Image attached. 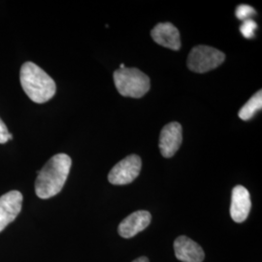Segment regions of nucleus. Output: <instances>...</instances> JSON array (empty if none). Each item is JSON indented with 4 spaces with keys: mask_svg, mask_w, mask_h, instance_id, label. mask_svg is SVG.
<instances>
[{
    "mask_svg": "<svg viewBox=\"0 0 262 262\" xmlns=\"http://www.w3.org/2000/svg\"><path fill=\"white\" fill-rule=\"evenodd\" d=\"M72 160L66 154H57L49 159L38 172L35 192L41 199H49L58 194L64 187L71 168Z\"/></svg>",
    "mask_w": 262,
    "mask_h": 262,
    "instance_id": "1",
    "label": "nucleus"
},
{
    "mask_svg": "<svg viewBox=\"0 0 262 262\" xmlns=\"http://www.w3.org/2000/svg\"><path fill=\"white\" fill-rule=\"evenodd\" d=\"M19 80L24 92L35 103H45L56 94L55 81L42 68L31 61L21 66Z\"/></svg>",
    "mask_w": 262,
    "mask_h": 262,
    "instance_id": "2",
    "label": "nucleus"
},
{
    "mask_svg": "<svg viewBox=\"0 0 262 262\" xmlns=\"http://www.w3.org/2000/svg\"><path fill=\"white\" fill-rule=\"evenodd\" d=\"M114 82L119 94L140 98L150 91V78L137 68H123L114 72Z\"/></svg>",
    "mask_w": 262,
    "mask_h": 262,
    "instance_id": "3",
    "label": "nucleus"
},
{
    "mask_svg": "<svg viewBox=\"0 0 262 262\" xmlns=\"http://www.w3.org/2000/svg\"><path fill=\"white\" fill-rule=\"evenodd\" d=\"M225 55L215 48L199 45L193 48L187 56V67L196 73H205L221 66Z\"/></svg>",
    "mask_w": 262,
    "mask_h": 262,
    "instance_id": "4",
    "label": "nucleus"
},
{
    "mask_svg": "<svg viewBox=\"0 0 262 262\" xmlns=\"http://www.w3.org/2000/svg\"><path fill=\"white\" fill-rule=\"evenodd\" d=\"M142 160L137 155H130L117 163L110 171L108 180L112 185L123 186L132 183L140 174Z\"/></svg>",
    "mask_w": 262,
    "mask_h": 262,
    "instance_id": "5",
    "label": "nucleus"
},
{
    "mask_svg": "<svg viewBox=\"0 0 262 262\" xmlns=\"http://www.w3.org/2000/svg\"><path fill=\"white\" fill-rule=\"evenodd\" d=\"M183 141V129L179 122H170L160 132L159 150L161 155L169 159L178 151Z\"/></svg>",
    "mask_w": 262,
    "mask_h": 262,
    "instance_id": "6",
    "label": "nucleus"
},
{
    "mask_svg": "<svg viewBox=\"0 0 262 262\" xmlns=\"http://www.w3.org/2000/svg\"><path fill=\"white\" fill-rule=\"evenodd\" d=\"M23 199V194L18 190H11L0 197V232L18 216Z\"/></svg>",
    "mask_w": 262,
    "mask_h": 262,
    "instance_id": "7",
    "label": "nucleus"
},
{
    "mask_svg": "<svg viewBox=\"0 0 262 262\" xmlns=\"http://www.w3.org/2000/svg\"><path fill=\"white\" fill-rule=\"evenodd\" d=\"M252 201L249 190L243 186H236L232 190L230 215L235 223H244L250 214Z\"/></svg>",
    "mask_w": 262,
    "mask_h": 262,
    "instance_id": "8",
    "label": "nucleus"
},
{
    "mask_svg": "<svg viewBox=\"0 0 262 262\" xmlns=\"http://www.w3.org/2000/svg\"><path fill=\"white\" fill-rule=\"evenodd\" d=\"M151 221V215L148 211H137L126 216L118 227L119 234L122 238L129 239L146 229Z\"/></svg>",
    "mask_w": 262,
    "mask_h": 262,
    "instance_id": "9",
    "label": "nucleus"
},
{
    "mask_svg": "<svg viewBox=\"0 0 262 262\" xmlns=\"http://www.w3.org/2000/svg\"><path fill=\"white\" fill-rule=\"evenodd\" d=\"M176 257L182 262H202L205 258L203 249L187 236H179L174 242Z\"/></svg>",
    "mask_w": 262,
    "mask_h": 262,
    "instance_id": "10",
    "label": "nucleus"
},
{
    "mask_svg": "<svg viewBox=\"0 0 262 262\" xmlns=\"http://www.w3.org/2000/svg\"><path fill=\"white\" fill-rule=\"evenodd\" d=\"M151 38L160 46L179 51L182 46L180 32L175 26L170 23L157 25L150 32Z\"/></svg>",
    "mask_w": 262,
    "mask_h": 262,
    "instance_id": "11",
    "label": "nucleus"
},
{
    "mask_svg": "<svg viewBox=\"0 0 262 262\" xmlns=\"http://www.w3.org/2000/svg\"><path fill=\"white\" fill-rule=\"evenodd\" d=\"M262 108V92L259 91L253 95L250 100L244 105L238 113V116L243 121H249L253 119V116L260 111Z\"/></svg>",
    "mask_w": 262,
    "mask_h": 262,
    "instance_id": "12",
    "label": "nucleus"
},
{
    "mask_svg": "<svg viewBox=\"0 0 262 262\" xmlns=\"http://www.w3.org/2000/svg\"><path fill=\"white\" fill-rule=\"evenodd\" d=\"M256 28H257V25L253 19H246V20H244L243 24L240 28V31L244 37L250 39V38L253 37L254 30L256 29Z\"/></svg>",
    "mask_w": 262,
    "mask_h": 262,
    "instance_id": "13",
    "label": "nucleus"
},
{
    "mask_svg": "<svg viewBox=\"0 0 262 262\" xmlns=\"http://www.w3.org/2000/svg\"><path fill=\"white\" fill-rule=\"evenodd\" d=\"M255 13V11L253 7H251L250 5L247 4H241L237 7L235 15L236 17L241 20H246V19H250V17Z\"/></svg>",
    "mask_w": 262,
    "mask_h": 262,
    "instance_id": "14",
    "label": "nucleus"
},
{
    "mask_svg": "<svg viewBox=\"0 0 262 262\" xmlns=\"http://www.w3.org/2000/svg\"><path fill=\"white\" fill-rule=\"evenodd\" d=\"M8 135L9 131L6 126V124L0 119V144H5L8 142Z\"/></svg>",
    "mask_w": 262,
    "mask_h": 262,
    "instance_id": "15",
    "label": "nucleus"
},
{
    "mask_svg": "<svg viewBox=\"0 0 262 262\" xmlns=\"http://www.w3.org/2000/svg\"><path fill=\"white\" fill-rule=\"evenodd\" d=\"M132 262H150L149 261V259L147 258V257H145V256H141L139 258H137V259H135L134 261Z\"/></svg>",
    "mask_w": 262,
    "mask_h": 262,
    "instance_id": "16",
    "label": "nucleus"
},
{
    "mask_svg": "<svg viewBox=\"0 0 262 262\" xmlns=\"http://www.w3.org/2000/svg\"><path fill=\"white\" fill-rule=\"evenodd\" d=\"M13 139V135L9 133V135H8V140H12Z\"/></svg>",
    "mask_w": 262,
    "mask_h": 262,
    "instance_id": "17",
    "label": "nucleus"
},
{
    "mask_svg": "<svg viewBox=\"0 0 262 262\" xmlns=\"http://www.w3.org/2000/svg\"><path fill=\"white\" fill-rule=\"evenodd\" d=\"M123 68H125V66H124V64H123V63H122V64H121V66H120V68H119V69H123Z\"/></svg>",
    "mask_w": 262,
    "mask_h": 262,
    "instance_id": "18",
    "label": "nucleus"
}]
</instances>
